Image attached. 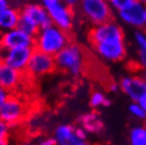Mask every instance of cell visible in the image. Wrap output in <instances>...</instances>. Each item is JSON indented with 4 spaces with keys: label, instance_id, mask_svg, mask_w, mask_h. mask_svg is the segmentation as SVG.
Listing matches in <instances>:
<instances>
[{
    "label": "cell",
    "instance_id": "obj_1",
    "mask_svg": "<svg viewBox=\"0 0 146 145\" xmlns=\"http://www.w3.org/2000/svg\"><path fill=\"white\" fill-rule=\"evenodd\" d=\"M87 40L96 55L106 62H122L127 56L124 30L114 19L91 27L87 33Z\"/></svg>",
    "mask_w": 146,
    "mask_h": 145
},
{
    "label": "cell",
    "instance_id": "obj_2",
    "mask_svg": "<svg viewBox=\"0 0 146 145\" xmlns=\"http://www.w3.org/2000/svg\"><path fill=\"white\" fill-rule=\"evenodd\" d=\"M54 59L56 70L68 73L71 76H78L85 72L88 56L85 53L84 47L72 40L55 55Z\"/></svg>",
    "mask_w": 146,
    "mask_h": 145
},
{
    "label": "cell",
    "instance_id": "obj_3",
    "mask_svg": "<svg viewBox=\"0 0 146 145\" xmlns=\"http://www.w3.org/2000/svg\"><path fill=\"white\" fill-rule=\"evenodd\" d=\"M72 40L71 33L52 25L48 28L39 30L37 35L34 37V49L55 56Z\"/></svg>",
    "mask_w": 146,
    "mask_h": 145
},
{
    "label": "cell",
    "instance_id": "obj_4",
    "mask_svg": "<svg viewBox=\"0 0 146 145\" xmlns=\"http://www.w3.org/2000/svg\"><path fill=\"white\" fill-rule=\"evenodd\" d=\"M33 103L28 102L23 95L11 94L0 109V119L7 123L10 126H20L27 119L33 116Z\"/></svg>",
    "mask_w": 146,
    "mask_h": 145
},
{
    "label": "cell",
    "instance_id": "obj_5",
    "mask_svg": "<svg viewBox=\"0 0 146 145\" xmlns=\"http://www.w3.org/2000/svg\"><path fill=\"white\" fill-rule=\"evenodd\" d=\"M76 11L92 27L114 19L109 0H82Z\"/></svg>",
    "mask_w": 146,
    "mask_h": 145
},
{
    "label": "cell",
    "instance_id": "obj_6",
    "mask_svg": "<svg viewBox=\"0 0 146 145\" xmlns=\"http://www.w3.org/2000/svg\"><path fill=\"white\" fill-rule=\"evenodd\" d=\"M41 4L48 11L53 25L71 33L75 20V12L66 7L62 0H41Z\"/></svg>",
    "mask_w": 146,
    "mask_h": 145
},
{
    "label": "cell",
    "instance_id": "obj_7",
    "mask_svg": "<svg viewBox=\"0 0 146 145\" xmlns=\"http://www.w3.org/2000/svg\"><path fill=\"white\" fill-rule=\"evenodd\" d=\"M56 71L54 56L46 54L41 51L34 49L32 56L27 67L26 73L30 77L36 80L38 77L51 74Z\"/></svg>",
    "mask_w": 146,
    "mask_h": 145
},
{
    "label": "cell",
    "instance_id": "obj_8",
    "mask_svg": "<svg viewBox=\"0 0 146 145\" xmlns=\"http://www.w3.org/2000/svg\"><path fill=\"white\" fill-rule=\"evenodd\" d=\"M34 48L32 47L15 48V49L4 51L2 63L4 66L11 67L19 72H26Z\"/></svg>",
    "mask_w": 146,
    "mask_h": 145
},
{
    "label": "cell",
    "instance_id": "obj_9",
    "mask_svg": "<svg viewBox=\"0 0 146 145\" xmlns=\"http://www.w3.org/2000/svg\"><path fill=\"white\" fill-rule=\"evenodd\" d=\"M0 46L3 51L11 50L15 48H34V37L27 34L22 30L16 28L7 32L0 33Z\"/></svg>",
    "mask_w": 146,
    "mask_h": 145
},
{
    "label": "cell",
    "instance_id": "obj_10",
    "mask_svg": "<svg viewBox=\"0 0 146 145\" xmlns=\"http://www.w3.org/2000/svg\"><path fill=\"white\" fill-rule=\"evenodd\" d=\"M119 87L132 102L138 103L146 93V82L142 74H131L123 76L119 82Z\"/></svg>",
    "mask_w": 146,
    "mask_h": 145
},
{
    "label": "cell",
    "instance_id": "obj_11",
    "mask_svg": "<svg viewBox=\"0 0 146 145\" xmlns=\"http://www.w3.org/2000/svg\"><path fill=\"white\" fill-rule=\"evenodd\" d=\"M146 7L138 0L131 5L117 12L119 18L126 25H130L137 30L144 29V18H145Z\"/></svg>",
    "mask_w": 146,
    "mask_h": 145
},
{
    "label": "cell",
    "instance_id": "obj_12",
    "mask_svg": "<svg viewBox=\"0 0 146 145\" xmlns=\"http://www.w3.org/2000/svg\"><path fill=\"white\" fill-rule=\"evenodd\" d=\"M25 80V72L4 66L0 72V86L11 94H19Z\"/></svg>",
    "mask_w": 146,
    "mask_h": 145
},
{
    "label": "cell",
    "instance_id": "obj_13",
    "mask_svg": "<svg viewBox=\"0 0 146 145\" xmlns=\"http://www.w3.org/2000/svg\"><path fill=\"white\" fill-rule=\"evenodd\" d=\"M20 13L31 19L39 30L53 25L46 7L40 3H26L20 10Z\"/></svg>",
    "mask_w": 146,
    "mask_h": 145
},
{
    "label": "cell",
    "instance_id": "obj_14",
    "mask_svg": "<svg viewBox=\"0 0 146 145\" xmlns=\"http://www.w3.org/2000/svg\"><path fill=\"white\" fill-rule=\"evenodd\" d=\"M57 145H89L87 140L80 139L75 132V127L69 124L59 125L54 132Z\"/></svg>",
    "mask_w": 146,
    "mask_h": 145
},
{
    "label": "cell",
    "instance_id": "obj_15",
    "mask_svg": "<svg viewBox=\"0 0 146 145\" xmlns=\"http://www.w3.org/2000/svg\"><path fill=\"white\" fill-rule=\"evenodd\" d=\"M77 122L80 124V127H82L86 132L90 134H100L104 129V123L102 121V118L96 111L84 113L77 119Z\"/></svg>",
    "mask_w": 146,
    "mask_h": 145
},
{
    "label": "cell",
    "instance_id": "obj_16",
    "mask_svg": "<svg viewBox=\"0 0 146 145\" xmlns=\"http://www.w3.org/2000/svg\"><path fill=\"white\" fill-rule=\"evenodd\" d=\"M20 16V10L12 7L0 13V33L16 29L18 27Z\"/></svg>",
    "mask_w": 146,
    "mask_h": 145
},
{
    "label": "cell",
    "instance_id": "obj_17",
    "mask_svg": "<svg viewBox=\"0 0 146 145\" xmlns=\"http://www.w3.org/2000/svg\"><path fill=\"white\" fill-rule=\"evenodd\" d=\"M135 47H137V58L135 65L142 71H146V32L143 30H137L133 34Z\"/></svg>",
    "mask_w": 146,
    "mask_h": 145
},
{
    "label": "cell",
    "instance_id": "obj_18",
    "mask_svg": "<svg viewBox=\"0 0 146 145\" xmlns=\"http://www.w3.org/2000/svg\"><path fill=\"white\" fill-rule=\"evenodd\" d=\"M130 145H146V126L138 125L132 127L129 132Z\"/></svg>",
    "mask_w": 146,
    "mask_h": 145
},
{
    "label": "cell",
    "instance_id": "obj_19",
    "mask_svg": "<svg viewBox=\"0 0 146 145\" xmlns=\"http://www.w3.org/2000/svg\"><path fill=\"white\" fill-rule=\"evenodd\" d=\"M111 104L110 100L106 98V95L102 91L94 90L90 95L89 98V105L92 108H99V107H108Z\"/></svg>",
    "mask_w": 146,
    "mask_h": 145
},
{
    "label": "cell",
    "instance_id": "obj_20",
    "mask_svg": "<svg viewBox=\"0 0 146 145\" xmlns=\"http://www.w3.org/2000/svg\"><path fill=\"white\" fill-rule=\"evenodd\" d=\"M20 14H21V13H20ZM17 28L22 30L23 32H26L27 34H29V35H31V36H33V37L36 36L37 33L39 32V28H38L31 19L28 18L25 15H21V16H20V20H19V23Z\"/></svg>",
    "mask_w": 146,
    "mask_h": 145
},
{
    "label": "cell",
    "instance_id": "obj_21",
    "mask_svg": "<svg viewBox=\"0 0 146 145\" xmlns=\"http://www.w3.org/2000/svg\"><path fill=\"white\" fill-rule=\"evenodd\" d=\"M129 112L131 113L132 116H135L138 120H146V112L144 111V109L140 106L139 103L132 102L129 105Z\"/></svg>",
    "mask_w": 146,
    "mask_h": 145
},
{
    "label": "cell",
    "instance_id": "obj_22",
    "mask_svg": "<svg viewBox=\"0 0 146 145\" xmlns=\"http://www.w3.org/2000/svg\"><path fill=\"white\" fill-rule=\"evenodd\" d=\"M137 0H109V3L114 11H121L123 9H126L127 7L135 3Z\"/></svg>",
    "mask_w": 146,
    "mask_h": 145
},
{
    "label": "cell",
    "instance_id": "obj_23",
    "mask_svg": "<svg viewBox=\"0 0 146 145\" xmlns=\"http://www.w3.org/2000/svg\"><path fill=\"white\" fill-rule=\"evenodd\" d=\"M11 126L5 123L2 119H0V139H7L10 136Z\"/></svg>",
    "mask_w": 146,
    "mask_h": 145
},
{
    "label": "cell",
    "instance_id": "obj_24",
    "mask_svg": "<svg viewBox=\"0 0 146 145\" xmlns=\"http://www.w3.org/2000/svg\"><path fill=\"white\" fill-rule=\"evenodd\" d=\"M62 2L66 7H68L69 9H71V10L75 12L77 10V7H80L82 0H62Z\"/></svg>",
    "mask_w": 146,
    "mask_h": 145
},
{
    "label": "cell",
    "instance_id": "obj_25",
    "mask_svg": "<svg viewBox=\"0 0 146 145\" xmlns=\"http://www.w3.org/2000/svg\"><path fill=\"white\" fill-rule=\"evenodd\" d=\"M10 95H11L10 92H7L5 89H3V88L0 86V109H1L2 106H3L4 103L7 102V100L9 98Z\"/></svg>",
    "mask_w": 146,
    "mask_h": 145
},
{
    "label": "cell",
    "instance_id": "obj_26",
    "mask_svg": "<svg viewBox=\"0 0 146 145\" xmlns=\"http://www.w3.org/2000/svg\"><path fill=\"white\" fill-rule=\"evenodd\" d=\"M37 145H57V142L55 140V138H50V137H47V138L41 139Z\"/></svg>",
    "mask_w": 146,
    "mask_h": 145
},
{
    "label": "cell",
    "instance_id": "obj_27",
    "mask_svg": "<svg viewBox=\"0 0 146 145\" xmlns=\"http://www.w3.org/2000/svg\"><path fill=\"white\" fill-rule=\"evenodd\" d=\"M11 7V2L10 0H0V13L5 11L7 9Z\"/></svg>",
    "mask_w": 146,
    "mask_h": 145
},
{
    "label": "cell",
    "instance_id": "obj_28",
    "mask_svg": "<svg viewBox=\"0 0 146 145\" xmlns=\"http://www.w3.org/2000/svg\"><path fill=\"white\" fill-rule=\"evenodd\" d=\"M138 103H139L140 106H141V107H142V108L144 109V111L146 112V93L144 95H143L142 98H140Z\"/></svg>",
    "mask_w": 146,
    "mask_h": 145
},
{
    "label": "cell",
    "instance_id": "obj_29",
    "mask_svg": "<svg viewBox=\"0 0 146 145\" xmlns=\"http://www.w3.org/2000/svg\"><path fill=\"white\" fill-rule=\"evenodd\" d=\"M0 145H9L7 139H0Z\"/></svg>",
    "mask_w": 146,
    "mask_h": 145
},
{
    "label": "cell",
    "instance_id": "obj_30",
    "mask_svg": "<svg viewBox=\"0 0 146 145\" xmlns=\"http://www.w3.org/2000/svg\"><path fill=\"white\" fill-rule=\"evenodd\" d=\"M3 53H4L3 49H2V48H1V46H0V59H2V56H3Z\"/></svg>",
    "mask_w": 146,
    "mask_h": 145
},
{
    "label": "cell",
    "instance_id": "obj_31",
    "mask_svg": "<svg viewBox=\"0 0 146 145\" xmlns=\"http://www.w3.org/2000/svg\"><path fill=\"white\" fill-rule=\"evenodd\" d=\"M144 32H146V10H145V18H144V29H143Z\"/></svg>",
    "mask_w": 146,
    "mask_h": 145
},
{
    "label": "cell",
    "instance_id": "obj_32",
    "mask_svg": "<svg viewBox=\"0 0 146 145\" xmlns=\"http://www.w3.org/2000/svg\"><path fill=\"white\" fill-rule=\"evenodd\" d=\"M18 145H33V144H30L29 142H27V141H22L20 144H18Z\"/></svg>",
    "mask_w": 146,
    "mask_h": 145
},
{
    "label": "cell",
    "instance_id": "obj_33",
    "mask_svg": "<svg viewBox=\"0 0 146 145\" xmlns=\"http://www.w3.org/2000/svg\"><path fill=\"white\" fill-rule=\"evenodd\" d=\"M2 67H3V63H2V59H0V72L2 70Z\"/></svg>",
    "mask_w": 146,
    "mask_h": 145
},
{
    "label": "cell",
    "instance_id": "obj_34",
    "mask_svg": "<svg viewBox=\"0 0 146 145\" xmlns=\"http://www.w3.org/2000/svg\"><path fill=\"white\" fill-rule=\"evenodd\" d=\"M138 1H139V2H141L143 5H145V7H146V0H138Z\"/></svg>",
    "mask_w": 146,
    "mask_h": 145
},
{
    "label": "cell",
    "instance_id": "obj_35",
    "mask_svg": "<svg viewBox=\"0 0 146 145\" xmlns=\"http://www.w3.org/2000/svg\"><path fill=\"white\" fill-rule=\"evenodd\" d=\"M142 76H143V78H144V80H145V82H146V71H143Z\"/></svg>",
    "mask_w": 146,
    "mask_h": 145
}]
</instances>
